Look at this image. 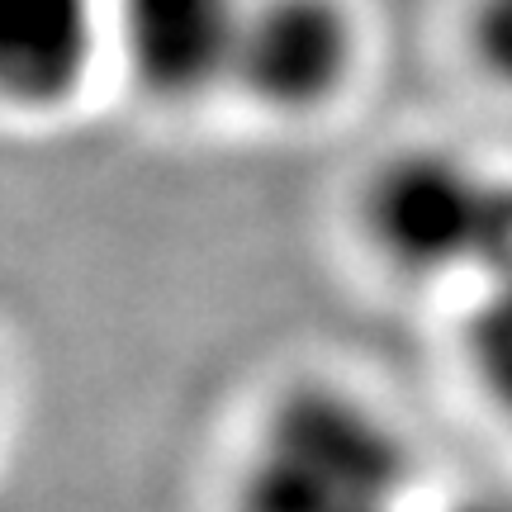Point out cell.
I'll return each mask as SVG.
<instances>
[{
    "instance_id": "cell-1",
    "label": "cell",
    "mask_w": 512,
    "mask_h": 512,
    "mask_svg": "<svg viewBox=\"0 0 512 512\" xmlns=\"http://www.w3.org/2000/svg\"><path fill=\"white\" fill-rule=\"evenodd\" d=\"M422 456L384 399L342 375H294L256 408L228 512H422Z\"/></svg>"
},
{
    "instance_id": "cell-2",
    "label": "cell",
    "mask_w": 512,
    "mask_h": 512,
    "mask_svg": "<svg viewBox=\"0 0 512 512\" xmlns=\"http://www.w3.org/2000/svg\"><path fill=\"white\" fill-rule=\"evenodd\" d=\"M366 252L418 290L465 299L512 280V166L413 138L370 162L351 204Z\"/></svg>"
},
{
    "instance_id": "cell-3",
    "label": "cell",
    "mask_w": 512,
    "mask_h": 512,
    "mask_svg": "<svg viewBox=\"0 0 512 512\" xmlns=\"http://www.w3.org/2000/svg\"><path fill=\"white\" fill-rule=\"evenodd\" d=\"M366 67V24L351 0H247L228 100L271 124H313Z\"/></svg>"
},
{
    "instance_id": "cell-4",
    "label": "cell",
    "mask_w": 512,
    "mask_h": 512,
    "mask_svg": "<svg viewBox=\"0 0 512 512\" xmlns=\"http://www.w3.org/2000/svg\"><path fill=\"white\" fill-rule=\"evenodd\" d=\"M114 67L157 110L228 100L247 0H110Z\"/></svg>"
},
{
    "instance_id": "cell-5",
    "label": "cell",
    "mask_w": 512,
    "mask_h": 512,
    "mask_svg": "<svg viewBox=\"0 0 512 512\" xmlns=\"http://www.w3.org/2000/svg\"><path fill=\"white\" fill-rule=\"evenodd\" d=\"M114 67L110 0H0V114L53 124Z\"/></svg>"
},
{
    "instance_id": "cell-6",
    "label": "cell",
    "mask_w": 512,
    "mask_h": 512,
    "mask_svg": "<svg viewBox=\"0 0 512 512\" xmlns=\"http://www.w3.org/2000/svg\"><path fill=\"white\" fill-rule=\"evenodd\" d=\"M465 366L484 403L512 427V280L470 294L465 309Z\"/></svg>"
},
{
    "instance_id": "cell-7",
    "label": "cell",
    "mask_w": 512,
    "mask_h": 512,
    "mask_svg": "<svg viewBox=\"0 0 512 512\" xmlns=\"http://www.w3.org/2000/svg\"><path fill=\"white\" fill-rule=\"evenodd\" d=\"M465 53L489 86L512 95V0H470Z\"/></svg>"
},
{
    "instance_id": "cell-8",
    "label": "cell",
    "mask_w": 512,
    "mask_h": 512,
    "mask_svg": "<svg viewBox=\"0 0 512 512\" xmlns=\"http://www.w3.org/2000/svg\"><path fill=\"white\" fill-rule=\"evenodd\" d=\"M437 512H512V489H465Z\"/></svg>"
},
{
    "instance_id": "cell-9",
    "label": "cell",
    "mask_w": 512,
    "mask_h": 512,
    "mask_svg": "<svg viewBox=\"0 0 512 512\" xmlns=\"http://www.w3.org/2000/svg\"><path fill=\"white\" fill-rule=\"evenodd\" d=\"M0 422H5V366H0Z\"/></svg>"
}]
</instances>
